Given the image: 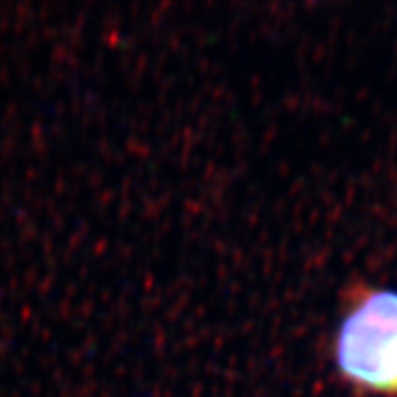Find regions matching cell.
I'll return each instance as SVG.
<instances>
[{"instance_id":"6da1fadb","label":"cell","mask_w":397,"mask_h":397,"mask_svg":"<svg viewBox=\"0 0 397 397\" xmlns=\"http://www.w3.org/2000/svg\"><path fill=\"white\" fill-rule=\"evenodd\" d=\"M332 359L351 387L397 397V290L357 284L349 292Z\"/></svg>"}]
</instances>
